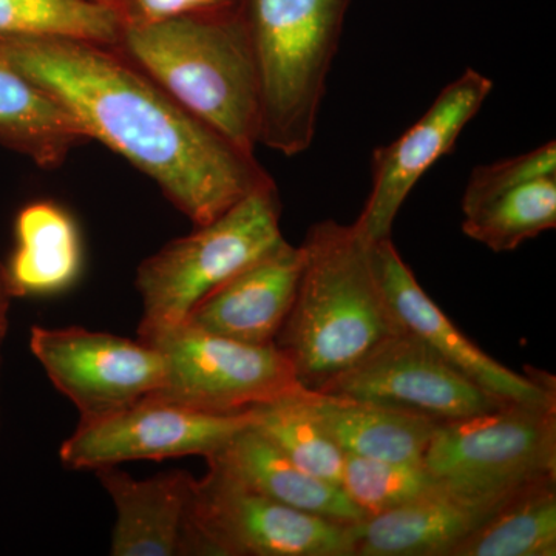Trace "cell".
<instances>
[{
    "label": "cell",
    "instance_id": "obj_1",
    "mask_svg": "<svg viewBox=\"0 0 556 556\" xmlns=\"http://www.w3.org/2000/svg\"><path fill=\"white\" fill-rule=\"evenodd\" d=\"M0 53L49 91L89 141L153 179L193 226L274 181L252 153L190 115L116 47L68 36H0Z\"/></svg>",
    "mask_w": 556,
    "mask_h": 556
},
{
    "label": "cell",
    "instance_id": "obj_20",
    "mask_svg": "<svg viewBox=\"0 0 556 556\" xmlns=\"http://www.w3.org/2000/svg\"><path fill=\"white\" fill-rule=\"evenodd\" d=\"M86 141L67 110L0 53V146L53 170Z\"/></svg>",
    "mask_w": 556,
    "mask_h": 556
},
{
    "label": "cell",
    "instance_id": "obj_15",
    "mask_svg": "<svg viewBox=\"0 0 556 556\" xmlns=\"http://www.w3.org/2000/svg\"><path fill=\"white\" fill-rule=\"evenodd\" d=\"M97 475L116 510L110 554L199 555L190 526L195 478L174 470L135 479L116 466L98 468Z\"/></svg>",
    "mask_w": 556,
    "mask_h": 556
},
{
    "label": "cell",
    "instance_id": "obj_25",
    "mask_svg": "<svg viewBox=\"0 0 556 556\" xmlns=\"http://www.w3.org/2000/svg\"><path fill=\"white\" fill-rule=\"evenodd\" d=\"M437 482L424 464L391 463L345 453L340 489L365 517L415 500Z\"/></svg>",
    "mask_w": 556,
    "mask_h": 556
},
{
    "label": "cell",
    "instance_id": "obj_3",
    "mask_svg": "<svg viewBox=\"0 0 556 556\" xmlns=\"http://www.w3.org/2000/svg\"><path fill=\"white\" fill-rule=\"evenodd\" d=\"M116 49L190 115L254 155L258 73L240 9L126 27Z\"/></svg>",
    "mask_w": 556,
    "mask_h": 556
},
{
    "label": "cell",
    "instance_id": "obj_24",
    "mask_svg": "<svg viewBox=\"0 0 556 556\" xmlns=\"http://www.w3.org/2000/svg\"><path fill=\"white\" fill-rule=\"evenodd\" d=\"M123 24L90 0H0V36H68L118 46Z\"/></svg>",
    "mask_w": 556,
    "mask_h": 556
},
{
    "label": "cell",
    "instance_id": "obj_23",
    "mask_svg": "<svg viewBox=\"0 0 556 556\" xmlns=\"http://www.w3.org/2000/svg\"><path fill=\"white\" fill-rule=\"evenodd\" d=\"M306 391L249 408L251 426L295 466L340 486L345 453L332 441L306 402Z\"/></svg>",
    "mask_w": 556,
    "mask_h": 556
},
{
    "label": "cell",
    "instance_id": "obj_8",
    "mask_svg": "<svg viewBox=\"0 0 556 556\" xmlns=\"http://www.w3.org/2000/svg\"><path fill=\"white\" fill-rule=\"evenodd\" d=\"M190 526L199 555H356L353 525L285 506L214 467L195 481Z\"/></svg>",
    "mask_w": 556,
    "mask_h": 556
},
{
    "label": "cell",
    "instance_id": "obj_5",
    "mask_svg": "<svg viewBox=\"0 0 556 556\" xmlns=\"http://www.w3.org/2000/svg\"><path fill=\"white\" fill-rule=\"evenodd\" d=\"M280 217V197L270 181L142 260L137 270L142 302L138 338L182 324L208 292L283 243Z\"/></svg>",
    "mask_w": 556,
    "mask_h": 556
},
{
    "label": "cell",
    "instance_id": "obj_17",
    "mask_svg": "<svg viewBox=\"0 0 556 556\" xmlns=\"http://www.w3.org/2000/svg\"><path fill=\"white\" fill-rule=\"evenodd\" d=\"M206 460L208 467L285 506L345 525L367 518L339 485L306 473L252 426L233 434Z\"/></svg>",
    "mask_w": 556,
    "mask_h": 556
},
{
    "label": "cell",
    "instance_id": "obj_27",
    "mask_svg": "<svg viewBox=\"0 0 556 556\" xmlns=\"http://www.w3.org/2000/svg\"><path fill=\"white\" fill-rule=\"evenodd\" d=\"M241 0H116L113 11L123 28L155 24V22L239 10Z\"/></svg>",
    "mask_w": 556,
    "mask_h": 556
},
{
    "label": "cell",
    "instance_id": "obj_16",
    "mask_svg": "<svg viewBox=\"0 0 556 556\" xmlns=\"http://www.w3.org/2000/svg\"><path fill=\"white\" fill-rule=\"evenodd\" d=\"M508 496L468 495L437 481L415 500L353 525L354 556H452Z\"/></svg>",
    "mask_w": 556,
    "mask_h": 556
},
{
    "label": "cell",
    "instance_id": "obj_4",
    "mask_svg": "<svg viewBox=\"0 0 556 556\" xmlns=\"http://www.w3.org/2000/svg\"><path fill=\"white\" fill-rule=\"evenodd\" d=\"M350 2L241 0L258 73V144L285 156L313 144Z\"/></svg>",
    "mask_w": 556,
    "mask_h": 556
},
{
    "label": "cell",
    "instance_id": "obj_14",
    "mask_svg": "<svg viewBox=\"0 0 556 556\" xmlns=\"http://www.w3.org/2000/svg\"><path fill=\"white\" fill-rule=\"evenodd\" d=\"M303 263L302 247L285 240L208 292L185 321L237 342L274 343L294 305Z\"/></svg>",
    "mask_w": 556,
    "mask_h": 556
},
{
    "label": "cell",
    "instance_id": "obj_6",
    "mask_svg": "<svg viewBox=\"0 0 556 556\" xmlns=\"http://www.w3.org/2000/svg\"><path fill=\"white\" fill-rule=\"evenodd\" d=\"M424 466L441 484L473 496L506 497L556 477V397L506 402L439 424Z\"/></svg>",
    "mask_w": 556,
    "mask_h": 556
},
{
    "label": "cell",
    "instance_id": "obj_21",
    "mask_svg": "<svg viewBox=\"0 0 556 556\" xmlns=\"http://www.w3.org/2000/svg\"><path fill=\"white\" fill-rule=\"evenodd\" d=\"M556 477L511 493L452 556H555Z\"/></svg>",
    "mask_w": 556,
    "mask_h": 556
},
{
    "label": "cell",
    "instance_id": "obj_7",
    "mask_svg": "<svg viewBox=\"0 0 556 556\" xmlns=\"http://www.w3.org/2000/svg\"><path fill=\"white\" fill-rule=\"evenodd\" d=\"M138 339L159 348L167 361L166 386L150 396L182 407L230 415L305 388L276 343L237 342L188 321Z\"/></svg>",
    "mask_w": 556,
    "mask_h": 556
},
{
    "label": "cell",
    "instance_id": "obj_2",
    "mask_svg": "<svg viewBox=\"0 0 556 556\" xmlns=\"http://www.w3.org/2000/svg\"><path fill=\"white\" fill-rule=\"evenodd\" d=\"M294 305L276 345L302 386L318 390L401 332L371 262V243L354 225L325 219L311 226Z\"/></svg>",
    "mask_w": 556,
    "mask_h": 556
},
{
    "label": "cell",
    "instance_id": "obj_29",
    "mask_svg": "<svg viewBox=\"0 0 556 556\" xmlns=\"http://www.w3.org/2000/svg\"><path fill=\"white\" fill-rule=\"evenodd\" d=\"M90 2L100 3V5H105L113 10V5H115L116 0H90Z\"/></svg>",
    "mask_w": 556,
    "mask_h": 556
},
{
    "label": "cell",
    "instance_id": "obj_10",
    "mask_svg": "<svg viewBox=\"0 0 556 556\" xmlns=\"http://www.w3.org/2000/svg\"><path fill=\"white\" fill-rule=\"evenodd\" d=\"M30 350L80 417L127 407L167 382L166 357L141 339L80 327H33Z\"/></svg>",
    "mask_w": 556,
    "mask_h": 556
},
{
    "label": "cell",
    "instance_id": "obj_12",
    "mask_svg": "<svg viewBox=\"0 0 556 556\" xmlns=\"http://www.w3.org/2000/svg\"><path fill=\"white\" fill-rule=\"evenodd\" d=\"M492 79L473 68L447 84L430 109L390 144L372 153L371 192L353 223L369 243L390 239L394 219L419 179L455 148L492 93Z\"/></svg>",
    "mask_w": 556,
    "mask_h": 556
},
{
    "label": "cell",
    "instance_id": "obj_22",
    "mask_svg": "<svg viewBox=\"0 0 556 556\" xmlns=\"http://www.w3.org/2000/svg\"><path fill=\"white\" fill-rule=\"evenodd\" d=\"M463 215L468 239L496 254L515 251L556 228V175L500 193Z\"/></svg>",
    "mask_w": 556,
    "mask_h": 556
},
{
    "label": "cell",
    "instance_id": "obj_19",
    "mask_svg": "<svg viewBox=\"0 0 556 556\" xmlns=\"http://www.w3.org/2000/svg\"><path fill=\"white\" fill-rule=\"evenodd\" d=\"M16 248L5 265L13 298H40L75 285L83 269V241L75 219L53 201L22 207L14 222Z\"/></svg>",
    "mask_w": 556,
    "mask_h": 556
},
{
    "label": "cell",
    "instance_id": "obj_13",
    "mask_svg": "<svg viewBox=\"0 0 556 556\" xmlns=\"http://www.w3.org/2000/svg\"><path fill=\"white\" fill-rule=\"evenodd\" d=\"M371 262L388 305L405 331L433 348L439 356L493 396L507 402H541L556 397L555 378L530 369L518 375L471 342L424 291L393 240L371 243Z\"/></svg>",
    "mask_w": 556,
    "mask_h": 556
},
{
    "label": "cell",
    "instance_id": "obj_18",
    "mask_svg": "<svg viewBox=\"0 0 556 556\" xmlns=\"http://www.w3.org/2000/svg\"><path fill=\"white\" fill-rule=\"evenodd\" d=\"M306 402L343 453L391 463L424 464L439 422L407 409L306 391Z\"/></svg>",
    "mask_w": 556,
    "mask_h": 556
},
{
    "label": "cell",
    "instance_id": "obj_9",
    "mask_svg": "<svg viewBox=\"0 0 556 556\" xmlns=\"http://www.w3.org/2000/svg\"><path fill=\"white\" fill-rule=\"evenodd\" d=\"M249 412H200L144 397L127 407L80 417L60 457L70 470H98L138 459L214 455L233 434L251 426Z\"/></svg>",
    "mask_w": 556,
    "mask_h": 556
},
{
    "label": "cell",
    "instance_id": "obj_28",
    "mask_svg": "<svg viewBox=\"0 0 556 556\" xmlns=\"http://www.w3.org/2000/svg\"><path fill=\"white\" fill-rule=\"evenodd\" d=\"M13 299L9 281H7L5 265L0 262V372H2L3 343H5L7 332H9V314Z\"/></svg>",
    "mask_w": 556,
    "mask_h": 556
},
{
    "label": "cell",
    "instance_id": "obj_26",
    "mask_svg": "<svg viewBox=\"0 0 556 556\" xmlns=\"http://www.w3.org/2000/svg\"><path fill=\"white\" fill-rule=\"evenodd\" d=\"M552 175H556V142L547 141L515 159L475 167L464 190L460 207L463 212L470 211L500 193Z\"/></svg>",
    "mask_w": 556,
    "mask_h": 556
},
{
    "label": "cell",
    "instance_id": "obj_11",
    "mask_svg": "<svg viewBox=\"0 0 556 556\" xmlns=\"http://www.w3.org/2000/svg\"><path fill=\"white\" fill-rule=\"evenodd\" d=\"M316 391L407 409L439 424L481 415L507 402L405 329Z\"/></svg>",
    "mask_w": 556,
    "mask_h": 556
}]
</instances>
